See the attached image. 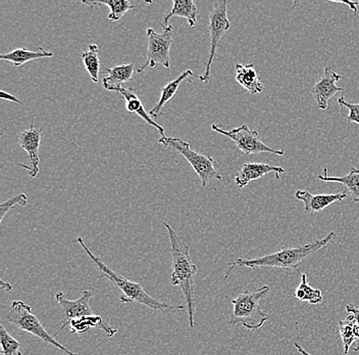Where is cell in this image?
Wrapping results in <instances>:
<instances>
[{
  "instance_id": "cell-33",
  "label": "cell",
  "mask_w": 359,
  "mask_h": 355,
  "mask_svg": "<svg viewBox=\"0 0 359 355\" xmlns=\"http://www.w3.org/2000/svg\"><path fill=\"white\" fill-rule=\"evenodd\" d=\"M294 346H295L296 349H297V351L299 352L300 354L311 355V354H309V352H307L306 350H305L304 348H303L302 345H300L299 342L294 343Z\"/></svg>"
},
{
  "instance_id": "cell-20",
  "label": "cell",
  "mask_w": 359,
  "mask_h": 355,
  "mask_svg": "<svg viewBox=\"0 0 359 355\" xmlns=\"http://www.w3.org/2000/svg\"><path fill=\"white\" fill-rule=\"evenodd\" d=\"M318 179L324 183H340L347 190V194L351 195L355 203L359 204V169L352 167L345 176H329L327 168H325L324 174L318 175Z\"/></svg>"
},
{
  "instance_id": "cell-10",
  "label": "cell",
  "mask_w": 359,
  "mask_h": 355,
  "mask_svg": "<svg viewBox=\"0 0 359 355\" xmlns=\"http://www.w3.org/2000/svg\"><path fill=\"white\" fill-rule=\"evenodd\" d=\"M92 293L90 291H84L82 296L77 300H69L62 292L55 294V300L58 306L62 309V325L53 334V337L57 336L62 330L71 323L72 321L76 318H83V316H93L94 311L90 306V300H91Z\"/></svg>"
},
{
  "instance_id": "cell-1",
  "label": "cell",
  "mask_w": 359,
  "mask_h": 355,
  "mask_svg": "<svg viewBox=\"0 0 359 355\" xmlns=\"http://www.w3.org/2000/svg\"><path fill=\"white\" fill-rule=\"evenodd\" d=\"M167 228L170 246H172V273L170 284L174 287H180L183 292L188 309V323L191 329L195 325V278L197 275V266L191 259L190 246L185 244L174 228L163 222Z\"/></svg>"
},
{
  "instance_id": "cell-7",
  "label": "cell",
  "mask_w": 359,
  "mask_h": 355,
  "mask_svg": "<svg viewBox=\"0 0 359 355\" xmlns=\"http://www.w3.org/2000/svg\"><path fill=\"white\" fill-rule=\"evenodd\" d=\"M208 19H210V24H208L210 39V56H208L204 74L197 77L201 82L204 83L210 82V70H212V63L215 58V53H217V47L219 46L222 38L226 35V33L228 32L231 27H232L228 17V1H226V0L215 1V6H213L212 11H210V18H208Z\"/></svg>"
},
{
  "instance_id": "cell-2",
  "label": "cell",
  "mask_w": 359,
  "mask_h": 355,
  "mask_svg": "<svg viewBox=\"0 0 359 355\" xmlns=\"http://www.w3.org/2000/svg\"><path fill=\"white\" fill-rule=\"evenodd\" d=\"M336 237V233L331 231L324 239L318 240L304 246L286 247L280 249L278 252L262 256V257L253 258V259L239 258L228 264L230 265V269L224 276V280H228L235 267H247L251 269H260V267H276L284 271H298L304 262L330 243H333Z\"/></svg>"
},
{
  "instance_id": "cell-8",
  "label": "cell",
  "mask_w": 359,
  "mask_h": 355,
  "mask_svg": "<svg viewBox=\"0 0 359 355\" xmlns=\"http://www.w3.org/2000/svg\"><path fill=\"white\" fill-rule=\"evenodd\" d=\"M172 31L174 27L170 25L163 32L157 33L154 29L148 28L146 31L147 36V58L145 64L137 69L139 74L143 73L147 68H156L157 65H161L165 68L170 69V51L172 41Z\"/></svg>"
},
{
  "instance_id": "cell-31",
  "label": "cell",
  "mask_w": 359,
  "mask_h": 355,
  "mask_svg": "<svg viewBox=\"0 0 359 355\" xmlns=\"http://www.w3.org/2000/svg\"><path fill=\"white\" fill-rule=\"evenodd\" d=\"M1 100L4 101H11V102L17 103H19V105H22V107H25V103L21 102V101L19 100V98H15V96H11V94L8 93V92L1 91Z\"/></svg>"
},
{
  "instance_id": "cell-28",
  "label": "cell",
  "mask_w": 359,
  "mask_h": 355,
  "mask_svg": "<svg viewBox=\"0 0 359 355\" xmlns=\"http://www.w3.org/2000/svg\"><path fill=\"white\" fill-rule=\"evenodd\" d=\"M28 203V197L26 194H20L15 195V197L11 198L8 201L4 202L0 204V222H2L4 217L8 214V211L13 209V207L20 205L22 207H26Z\"/></svg>"
},
{
  "instance_id": "cell-12",
  "label": "cell",
  "mask_w": 359,
  "mask_h": 355,
  "mask_svg": "<svg viewBox=\"0 0 359 355\" xmlns=\"http://www.w3.org/2000/svg\"><path fill=\"white\" fill-rule=\"evenodd\" d=\"M35 121H32L31 127L29 129L25 130L20 136L19 143L22 150L28 153L29 159H30L31 166L22 165L20 164L21 167L28 170L29 175L31 177H36L39 173V149L40 143H41V131L40 128L35 127Z\"/></svg>"
},
{
  "instance_id": "cell-32",
  "label": "cell",
  "mask_w": 359,
  "mask_h": 355,
  "mask_svg": "<svg viewBox=\"0 0 359 355\" xmlns=\"http://www.w3.org/2000/svg\"><path fill=\"white\" fill-rule=\"evenodd\" d=\"M338 2V4H346V6H349L350 10L353 11L355 15H358V10L359 8V1L351 2V1H333Z\"/></svg>"
},
{
  "instance_id": "cell-27",
  "label": "cell",
  "mask_w": 359,
  "mask_h": 355,
  "mask_svg": "<svg viewBox=\"0 0 359 355\" xmlns=\"http://www.w3.org/2000/svg\"><path fill=\"white\" fill-rule=\"evenodd\" d=\"M0 343L2 355H24L21 343L6 331L4 325H0Z\"/></svg>"
},
{
  "instance_id": "cell-15",
  "label": "cell",
  "mask_w": 359,
  "mask_h": 355,
  "mask_svg": "<svg viewBox=\"0 0 359 355\" xmlns=\"http://www.w3.org/2000/svg\"><path fill=\"white\" fill-rule=\"evenodd\" d=\"M118 93L121 94V96H123V100L126 101V109H127V111L129 112V113L138 115V116H140L141 118L147 123V124L156 128V129L158 130L161 138L167 136H165V128L157 124L156 121L150 117V115L146 113L144 105H143L140 98L137 96L136 91H135L134 89H132V87L123 86L118 89Z\"/></svg>"
},
{
  "instance_id": "cell-35",
  "label": "cell",
  "mask_w": 359,
  "mask_h": 355,
  "mask_svg": "<svg viewBox=\"0 0 359 355\" xmlns=\"http://www.w3.org/2000/svg\"><path fill=\"white\" fill-rule=\"evenodd\" d=\"M282 355H286V354H283Z\"/></svg>"
},
{
  "instance_id": "cell-11",
  "label": "cell",
  "mask_w": 359,
  "mask_h": 355,
  "mask_svg": "<svg viewBox=\"0 0 359 355\" xmlns=\"http://www.w3.org/2000/svg\"><path fill=\"white\" fill-rule=\"evenodd\" d=\"M341 79L342 76L335 72L334 67H325L322 77L316 80L313 87L314 101L318 109L325 111L329 108L330 100L338 92L344 91L343 87L337 85V82Z\"/></svg>"
},
{
  "instance_id": "cell-30",
  "label": "cell",
  "mask_w": 359,
  "mask_h": 355,
  "mask_svg": "<svg viewBox=\"0 0 359 355\" xmlns=\"http://www.w3.org/2000/svg\"><path fill=\"white\" fill-rule=\"evenodd\" d=\"M346 310L349 314L354 316V332H355L356 341L355 347H354V352L359 351V309L358 307L353 306L352 304H348Z\"/></svg>"
},
{
  "instance_id": "cell-23",
  "label": "cell",
  "mask_w": 359,
  "mask_h": 355,
  "mask_svg": "<svg viewBox=\"0 0 359 355\" xmlns=\"http://www.w3.org/2000/svg\"><path fill=\"white\" fill-rule=\"evenodd\" d=\"M83 4L88 6L91 10L95 8L96 6H107L111 8L109 19L111 21L116 22L122 19L130 10H133L135 6L129 0H107V1H82Z\"/></svg>"
},
{
  "instance_id": "cell-4",
  "label": "cell",
  "mask_w": 359,
  "mask_h": 355,
  "mask_svg": "<svg viewBox=\"0 0 359 355\" xmlns=\"http://www.w3.org/2000/svg\"><path fill=\"white\" fill-rule=\"evenodd\" d=\"M269 286H264L255 292H244L232 299L233 311L230 325H241L249 331L260 330L269 321V316L260 307L259 302L269 295Z\"/></svg>"
},
{
  "instance_id": "cell-14",
  "label": "cell",
  "mask_w": 359,
  "mask_h": 355,
  "mask_svg": "<svg viewBox=\"0 0 359 355\" xmlns=\"http://www.w3.org/2000/svg\"><path fill=\"white\" fill-rule=\"evenodd\" d=\"M347 193L338 194H311L307 191H296L295 198L304 203L305 213H318L336 202L347 199Z\"/></svg>"
},
{
  "instance_id": "cell-18",
  "label": "cell",
  "mask_w": 359,
  "mask_h": 355,
  "mask_svg": "<svg viewBox=\"0 0 359 355\" xmlns=\"http://www.w3.org/2000/svg\"><path fill=\"white\" fill-rule=\"evenodd\" d=\"M69 325H71V332L78 335L85 334L92 329H100L107 333L109 338H111L118 333V328L109 325L107 321H103L102 318L97 314L76 318L71 321Z\"/></svg>"
},
{
  "instance_id": "cell-29",
  "label": "cell",
  "mask_w": 359,
  "mask_h": 355,
  "mask_svg": "<svg viewBox=\"0 0 359 355\" xmlns=\"http://www.w3.org/2000/svg\"><path fill=\"white\" fill-rule=\"evenodd\" d=\"M338 103L341 107L347 108L349 110L347 120L359 125V102L358 103H348L343 96H341L338 98Z\"/></svg>"
},
{
  "instance_id": "cell-5",
  "label": "cell",
  "mask_w": 359,
  "mask_h": 355,
  "mask_svg": "<svg viewBox=\"0 0 359 355\" xmlns=\"http://www.w3.org/2000/svg\"><path fill=\"white\" fill-rule=\"evenodd\" d=\"M158 143L168 149L182 155L186 160L189 162L190 165L201 179V186L203 188L212 181H222L223 179L221 172L217 168V161L212 158V156L191 149L190 143L187 141L178 138L163 136L159 139Z\"/></svg>"
},
{
  "instance_id": "cell-25",
  "label": "cell",
  "mask_w": 359,
  "mask_h": 355,
  "mask_svg": "<svg viewBox=\"0 0 359 355\" xmlns=\"http://www.w3.org/2000/svg\"><path fill=\"white\" fill-rule=\"evenodd\" d=\"M295 298L302 302H307L309 304H320L323 302V294L320 289H314L307 282V276L302 275V283L294 294Z\"/></svg>"
},
{
  "instance_id": "cell-21",
  "label": "cell",
  "mask_w": 359,
  "mask_h": 355,
  "mask_svg": "<svg viewBox=\"0 0 359 355\" xmlns=\"http://www.w3.org/2000/svg\"><path fill=\"white\" fill-rule=\"evenodd\" d=\"M194 75L195 74L193 73L192 70H186L178 78L170 81L168 85H165V86L161 89V98H159L158 103H157L156 107H154V109H151V111L149 112L150 117H154V118L161 117V115H163V109L165 103L170 102V101L174 98L175 94L178 91L181 83L183 82L184 80H187L190 76Z\"/></svg>"
},
{
  "instance_id": "cell-26",
  "label": "cell",
  "mask_w": 359,
  "mask_h": 355,
  "mask_svg": "<svg viewBox=\"0 0 359 355\" xmlns=\"http://www.w3.org/2000/svg\"><path fill=\"white\" fill-rule=\"evenodd\" d=\"M339 333L344 346V355L348 354L352 344L355 343L356 336L354 332V316L349 314L346 320L339 321Z\"/></svg>"
},
{
  "instance_id": "cell-34",
  "label": "cell",
  "mask_w": 359,
  "mask_h": 355,
  "mask_svg": "<svg viewBox=\"0 0 359 355\" xmlns=\"http://www.w3.org/2000/svg\"><path fill=\"white\" fill-rule=\"evenodd\" d=\"M0 288L1 289L6 290V291L11 292L13 290V287H11V284L8 283L4 282V280H0Z\"/></svg>"
},
{
  "instance_id": "cell-6",
  "label": "cell",
  "mask_w": 359,
  "mask_h": 355,
  "mask_svg": "<svg viewBox=\"0 0 359 355\" xmlns=\"http://www.w3.org/2000/svg\"><path fill=\"white\" fill-rule=\"evenodd\" d=\"M6 320L13 327L18 328V329L22 330V331L30 333L34 336L41 339L47 345H53L57 348V349L62 350L64 354L67 355H79L76 352L67 349L62 344L56 340L53 335L49 334L39 318L33 314L32 307L21 300L13 301L11 303L8 314H6Z\"/></svg>"
},
{
  "instance_id": "cell-17",
  "label": "cell",
  "mask_w": 359,
  "mask_h": 355,
  "mask_svg": "<svg viewBox=\"0 0 359 355\" xmlns=\"http://www.w3.org/2000/svg\"><path fill=\"white\" fill-rule=\"evenodd\" d=\"M172 4L174 6H172V11L161 21V24L163 30L170 27L168 21L172 17L183 18V19L187 20L190 27L196 26L197 22H198L199 12L196 4L193 0H174Z\"/></svg>"
},
{
  "instance_id": "cell-16",
  "label": "cell",
  "mask_w": 359,
  "mask_h": 355,
  "mask_svg": "<svg viewBox=\"0 0 359 355\" xmlns=\"http://www.w3.org/2000/svg\"><path fill=\"white\" fill-rule=\"evenodd\" d=\"M103 72L109 74L102 80V86L105 91L118 92L123 83L128 82L133 78L135 64L121 65L114 68H103Z\"/></svg>"
},
{
  "instance_id": "cell-24",
  "label": "cell",
  "mask_w": 359,
  "mask_h": 355,
  "mask_svg": "<svg viewBox=\"0 0 359 355\" xmlns=\"http://www.w3.org/2000/svg\"><path fill=\"white\" fill-rule=\"evenodd\" d=\"M98 53H100L98 46L91 44V46H89L88 51H84L81 55L85 68H86L90 78L94 83H98V81H100V60Z\"/></svg>"
},
{
  "instance_id": "cell-9",
  "label": "cell",
  "mask_w": 359,
  "mask_h": 355,
  "mask_svg": "<svg viewBox=\"0 0 359 355\" xmlns=\"http://www.w3.org/2000/svg\"><path fill=\"white\" fill-rule=\"evenodd\" d=\"M212 129L217 134H223V136L232 139L237 149L241 150L247 156L260 154V153H269V154L277 155V156H284L285 155L284 150H275L266 145L260 139L257 130H251L247 124L234 128L230 131L222 129L217 124H212Z\"/></svg>"
},
{
  "instance_id": "cell-19",
  "label": "cell",
  "mask_w": 359,
  "mask_h": 355,
  "mask_svg": "<svg viewBox=\"0 0 359 355\" xmlns=\"http://www.w3.org/2000/svg\"><path fill=\"white\" fill-rule=\"evenodd\" d=\"M235 79L238 84L241 85L251 94L262 93L264 91L255 65L236 64Z\"/></svg>"
},
{
  "instance_id": "cell-3",
  "label": "cell",
  "mask_w": 359,
  "mask_h": 355,
  "mask_svg": "<svg viewBox=\"0 0 359 355\" xmlns=\"http://www.w3.org/2000/svg\"><path fill=\"white\" fill-rule=\"evenodd\" d=\"M76 242L81 245L83 250L85 251V253L88 255L90 259L95 265L96 269L102 273L100 278H107L120 290L121 293H122V295L120 296L121 302H137L139 304L145 305L146 307L154 310V311L161 312V314H168V312L186 309L184 305H170L167 302H163V301H158L156 298L151 297L149 294L146 293L142 285L132 282L129 278L116 273L109 265L105 264L100 258L94 255L93 252L85 244L84 239L82 237H79Z\"/></svg>"
},
{
  "instance_id": "cell-22",
  "label": "cell",
  "mask_w": 359,
  "mask_h": 355,
  "mask_svg": "<svg viewBox=\"0 0 359 355\" xmlns=\"http://www.w3.org/2000/svg\"><path fill=\"white\" fill-rule=\"evenodd\" d=\"M53 57V53L45 51L43 47H38V51H28L27 49H15L6 55L0 56V60L13 63V66L21 67L30 60Z\"/></svg>"
},
{
  "instance_id": "cell-13",
  "label": "cell",
  "mask_w": 359,
  "mask_h": 355,
  "mask_svg": "<svg viewBox=\"0 0 359 355\" xmlns=\"http://www.w3.org/2000/svg\"><path fill=\"white\" fill-rule=\"evenodd\" d=\"M273 172L277 174V179H280V174L285 173V169L280 166H271L266 163H245L238 170L235 176V183L238 188H244L251 181H257Z\"/></svg>"
}]
</instances>
